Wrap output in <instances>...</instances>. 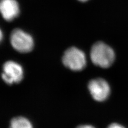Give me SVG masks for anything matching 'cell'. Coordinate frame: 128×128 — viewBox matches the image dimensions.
Instances as JSON below:
<instances>
[{"label": "cell", "mask_w": 128, "mask_h": 128, "mask_svg": "<svg viewBox=\"0 0 128 128\" xmlns=\"http://www.w3.org/2000/svg\"><path fill=\"white\" fill-rule=\"evenodd\" d=\"M90 57L92 62L94 65L106 68L113 63L115 55L111 47L105 43L98 42L92 46Z\"/></svg>", "instance_id": "obj_1"}, {"label": "cell", "mask_w": 128, "mask_h": 128, "mask_svg": "<svg viewBox=\"0 0 128 128\" xmlns=\"http://www.w3.org/2000/svg\"><path fill=\"white\" fill-rule=\"evenodd\" d=\"M10 42L14 49L21 53L29 52L34 47L33 38L20 29H15L12 32Z\"/></svg>", "instance_id": "obj_3"}, {"label": "cell", "mask_w": 128, "mask_h": 128, "mask_svg": "<svg viewBox=\"0 0 128 128\" xmlns=\"http://www.w3.org/2000/svg\"><path fill=\"white\" fill-rule=\"evenodd\" d=\"M3 33H2V32L1 30L0 29V42H1V41H2V40H3Z\"/></svg>", "instance_id": "obj_10"}, {"label": "cell", "mask_w": 128, "mask_h": 128, "mask_svg": "<svg viewBox=\"0 0 128 128\" xmlns=\"http://www.w3.org/2000/svg\"><path fill=\"white\" fill-rule=\"evenodd\" d=\"M62 61L66 67L74 71L82 70L86 64L85 54L75 47H71L65 52Z\"/></svg>", "instance_id": "obj_2"}, {"label": "cell", "mask_w": 128, "mask_h": 128, "mask_svg": "<svg viewBox=\"0 0 128 128\" xmlns=\"http://www.w3.org/2000/svg\"><path fill=\"white\" fill-rule=\"evenodd\" d=\"M2 78L9 85L19 83L24 78L22 67L13 61H8L4 64Z\"/></svg>", "instance_id": "obj_4"}, {"label": "cell", "mask_w": 128, "mask_h": 128, "mask_svg": "<svg viewBox=\"0 0 128 128\" xmlns=\"http://www.w3.org/2000/svg\"><path fill=\"white\" fill-rule=\"evenodd\" d=\"M76 128H95L94 126H91V125L86 124V125L80 126L78 127H77Z\"/></svg>", "instance_id": "obj_9"}, {"label": "cell", "mask_w": 128, "mask_h": 128, "mask_svg": "<svg viewBox=\"0 0 128 128\" xmlns=\"http://www.w3.org/2000/svg\"><path fill=\"white\" fill-rule=\"evenodd\" d=\"M78 1H81V2H86V1H88V0H78Z\"/></svg>", "instance_id": "obj_11"}, {"label": "cell", "mask_w": 128, "mask_h": 128, "mask_svg": "<svg viewBox=\"0 0 128 128\" xmlns=\"http://www.w3.org/2000/svg\"><path fill=\"white\" fill-rule=\"evenodd\" d=\"M88 89L95 100L100 102L106 100L110 93L108 83L101 78L91 80L88 84Z\"/></svg>", "instance_id": "obj_5"}, {"label": "cell", "mask_w": 128, "mask_h": 128, "mask_svg": "<svg viewBox=\"0 0 128 128\" xmlns=\"http://www.w3.org/2000/svg\"><path fill=\"white\" fill-rule=\"evenodd\" d=\"M0 13L8 22L17 18L20 13V8L16 0H0Z\"/></svg>", "instance_id": "obj_6"}, {"label": "cell", "mask_w": 128, "mask_h": 128, "mask_svg": "<svg viewBox=\"0 0 128 128\" xmlns=\"http://www.w3.org/2000/svg\"><path fill=\"white\" fill-rule=\"evenodd\" d=\"M107 128H126L124 126H123L122 125L118 123H112L110 124Z\"/></svg>", "instance_id": "obj_8"}, {"label": "cell", "mask_w": 128, "mask_h": 128, "mask_svg": "<svg viewBox=\"0 0 128 128\" xmlns=\"http://www.w3.org/2000/svg\"><path fill=\"white\" fill-rule=\"evenodd\" d=\"M9 128H33V126L28 119L19 116L11 120Z\"/></svg>", "instance_id": "obj_7"}]
</instances>
